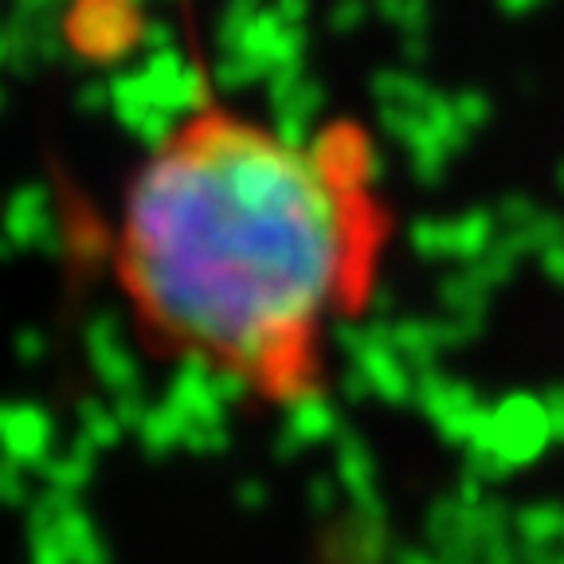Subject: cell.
I'll use <instances>...</instances> for the list:
<instances>
[{"label":"cell","instance_id":"6da1fadb","mask_svg":"<svg viewBox=\"0 0 564 564\" xmlns=\"http://www.w3.org/2000/svg\"><path fill=\"white\" fill-rule=\"evenodd\" d=\"M384 236L357 126L302 141L212 106L133 169L115 274L153 349L286 404L314 392L329 334L372 294Z\"/></svg>","mask_w":564,"mask_h":564}]
</instances>
